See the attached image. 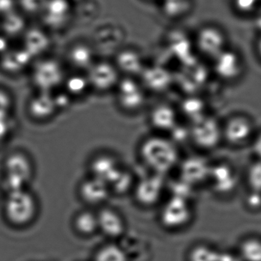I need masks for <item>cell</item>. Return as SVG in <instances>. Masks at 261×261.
<instances>
[{
  "label": "cell",
  "mask_w": 261,
  "mask_h": 261,
  "mask_svg": "<svg viewBox=\"0 0 261 261\" xmlns=\"http://www.w3.org/2000/svg\"><path fill=\"white\" fill-rule=\"evenodd\" d=\"M79 192L84 201L96 205L105 202L108 199L111 189L105 181L91 176L81 184Z\"/></svg>",
  "instance_id": "cell-21"
},
{
  "label": "cell",
  "mask_w": 261,
  "mask_h": 261,
  "mask_svg": "<svg viewBox=\"0 0 261 261\" xmlns=\"http://www.w3.org/2000/svg\"><path fill=\"white\" fill-rule=\"evenodd\" d=\"M211 166L202 157H188L180 165V180L192 187L201 184L208 180Z\"/></svg>",
  "instance_id": "cell-13"
},
{
  "label": "cell",
  "mask_w": 261,
  "mask_h": 261,
  "mask_svg": "<svg viewBox=\"0 0 261 261\" xmlns=\"http://www.w3.org/2000/svg\"><path fill=\"white\" fill-rule=\"evenodd\" d=\"M189 137L198 147L210 150L223 140L222 125L212 117L203 116L192 122Z\"/></svg>",
  "instance_id": "cell-6"
},
{
  "label": "cell",
  "mask_w": 261,
  "mask_h": 261,
  "mask_svg": "<svg viewBox=\"0 0 261 261\" xmlns=\"http://www.w3.org/2000/svg\"><path fill=\"white\" fill-rule=\"evenodd\" d=\"M35 59L30 53L21 46L13 48L6 54L5 59L3 60L4 68L10 74H16L23 72L28 68H31Z\"/></svg>",
  "instance_id": "cell-24"
},
{
  "label": "cell",
  "mask_w": 261,
  "mask_h": 261,
  "mask_svg": "<svg viewBox=\"0 0 261 261\" xmlns=\"http://www.w3.org/2000/svg\"><path fill=\"white\" fill-rule=\"evenodd\" d=\"M27 111L30 117L36 121L51 119L58 112L53 92L37 91L29 100Z\"/></svg>",
  "instance_id": "cell-18"
},
{
  "label": "cell",
  "mask_w": 261,
  "mask_h": 261,
  "mask_svg": "<svg viewBox=\"0 0 261 261\" xmlns=\"http://www.w3.org/2000/svg\"><path fill=\"white\" fill-rule=\"evenodd\" d=\"M22 38V46L35 60L46 56L51 48V39L43 29L28 28Z\"/></svg>",
  "instance_id": "cell-17"
},
{
  "label": "cell",
  "mask_w": 261,
  "mask_h": 261,
  "mask_svg": "<svg viewBox=\"0 0 261 261\" xmlns=\"http://www.w3.org/2000/svg\"><path fill=\"white\" fill-rule=\"evenodd\" d=\"M151 126L159 132H172L178 126V114L173 107L159 103L152 108L149 116Z\"/></svg>",
  "instance_id": "cell-20"
},
{
  "label": "cell",
  "mask_w": 261,
  "mask_h": 261,
  "mask_svg": "<svg viewBox=\"0 0 261 261\" xmlns=\"http://www.w3.org/2000/svg\"><path fill=\"white\" fill-rule=\"evenodd\" d=\"M62 88L72 99L82 98L91 90L86 73L76 71L67 73Z\"/></svg>",
  "instance_id": "cell-26"
},
{
  "label": "cell",
  "mask_w": 261,
  "mask_h": 261,
  "mask_svg": "<svg viewBox=\"0 0 261 261\" xmlns=\"http://www.w3.org/2000/svg\"><path fill=\"white\" fill-rule=\"evenodd\" d=\"M260 4V0H233L235 10L244 15L255 13Z\"/></svg>",
  "instance_id": "cell-35"
},
{
  "label": "cell",
  "mask_w": 261,
  "mask_h": 261,
  "mask_svg": "<svg viewBox=\"0 0 261 261\" xmlns=\"http://www.w3.org/2000/svg\"><path fill=\"white\" fill-rule=\"evenodd\" d=\"M72 7L69 0H47L40 17L45 29L61 31L71 22Z\"/></svg>",
  "instance_id": "cell-11"
},
{
  "label": "cell",
  "mask_w": 261,
  "mask_h": 261,
  "mask_svg": "<svg viewBox=\"0 0 261 261\" xmlns=\"http://www.w3.org/2000/svg\"><path fill=\"white\" fill-rule=\"evenodd\" d=\"M96 50L88 42H76L68 48L66 62L72 71L86 72L97 60Z\"/></svg>",
  "instance_id": "cell-16"
},
{
  "label": "cell",
  "mask_w": 261,
  "mask_h": 261,
  "mask_svg": "<svg viewBox=\"0 0 261 261\" xmlns=\"http://www.w3.org/2000/svg\"><path fill=\"white\" fill-rule=\"evenodd\" d=\"M85 73L91 90L99 93L115 89L122 77L114 62L107 59H97Z\"/></svg>",
  "instance_id": "cell-7"
},
{
  "label": "cell",
  "mask_w": 261,
  "mask_h": 261,
  "mask_svg": "<svg viewBox=\"0 0 261 261\" xmlns=\"http://www.w3.org/2000/svg\"><path fill=\"white\" fill-rule=\"evenodd\" d=\"M218 261H243L240 255L229 251H220Z\"/></svg>",
  "instance_id": "cell-40"
},
{
  "label": "cell",
  "mask_w": 261,
  "mask_h": 261,
  "mask_svg": "<svg viewBox=\"0 0 261 261\" xmlns=\"http://www.w3.org/2000/svg\"><path fill=\"white\" fill-rule=\"evenodd\" d=\"M37 212V201L31 192L25 189L9 192L5 204L6 216L13 225H28L35 219Z\"/></svg>",
  "instance_id": "cell-3"
},
{
  "label": "cell",
  "mask_w": 261,
  "mask_h": 261,
  "mask_svg": "<svg viewBox=\"0 0 261 261\" xmlns=\"http://www.w3.org/2000/svg\"><path fill=\"white\" fill-rule=\"evenodd\" d=\"M53 97H54L55 103H56V109L58 111H65L66 108L71 105V96L64 91V90H56L53 92Z\"/></svg>",
  "instance_id": "cell-37"
},
{
  "label": "cell",
  "mask_w": 261,
  "mask_h": 261,
  "mask_svg": "<svg viewBox=\"0 0 261 261\" xmlns=\"http://www.w3.org/2000/svg\"><path fill=\"white\" fill-rule=\"evenodd\" d=\"M94 261H129V256L121 246L110 244L97 250Z\"/></svg>",
  "instance_id": "cell-29"
},
{
  "label": "cell",
  "mask_w": 261,
  "mask_h": 261,
  "mask_svg": "<svg viewBox=\"0 0 261 261\" xmlns=\"http://www.w3.org/2000/svg\"><path fill=\"white\" fill-rule=\"evenodd\" d=\"M122 170L123 168L117 159L107 154L97 155L91 163V176L102 180L108 186L114 181Z\"/></svg>",
  "instance_id": "cell-19"
},
{
  "label": "cell",
  "mask_w": 261,
  "mask_h": 261,
  "mask_svg": "<svg viewBox=\"0 0 261 261\" xmlns=\"http://www.w3.org/2000/svg\"><path fill=\"white\" fill-rule=\"evenodd\" d=\"M220 251L207 244H198L192 247L188 255L189 261H218Z\"/></svg>",
  "instance_id": "cell-30"
},
{
  "label": "cell",
  "mask_w": 261,
  "mask_h": 261,
  "mask_svg": "<svg viewBox=\"0 0 261 261\" xmlns=\"http://www.w3.org/2000/svg\"><path fill=\"white\" fill-rule=\"evenodd\" d=\"M214 70L220 79L227 82L237 80L243 72V60L241 56L233 50H224L212 60Z\"/></svg>",
  "instance_id": "cell-14"
},
{
  "label": "cell",
  "mask_w": 261,
  "mask_h": 261,
  "mask_svg": "<svg viewBox=\"0 0 261 261\" xmlns=\"http://www.w3.org/2000/svg\"><path fill=\"white\" fill-rule=\"evenodd\" d=\"M160 221L166 228L177 230L189 224L192 211L188 198L172 195L162 207Z\"/></svg>",
  "instance_id": "cell-9"
},
{
  "label": "cell",
  "mask_w": 261,
  "mask_h": 261,
  "mask_svg": "<svg viewBox=\"0 0 261 261\" xmlns=\"http://www.w3.org/2000/svg\"><path fill=\"white\" fill-rule=\"evenodd\" d=\"M238 254L243 261H261V239L250 237L243 240Z\"/></svg>",
  "instance_id": "cell-28"
},
{
  "label": "cell",
  "mask_w": 261,
  "mask_h": 261,
  "mask_svg": "<svg viewBox=\"0 0 261 261\" xmlns=\"http://www.w3.org/2000/svg\"><path fill=\"white\" fill-rule=\"evenodd\" d=\"M47 0H19L18 4L27 16H40Z\"/></svg>",
  "instance_id": "cell-34"
},
{
  "label": "cell",
  "mask_w": 261,
  "mask_h": 261,
  "mask_svg": "<svg viewBox=\"0 0 261 261\" xmlns=\"http://www.w3.org/2000/svg\"><path fill=\"white\" fill-rule=\"evenodd\" d=\"M146 91H161L168 85L167 72L158 66H146L138 77Z\"/></svg>",
  "instance_id": "cell-25"
},
{
  "label": "cell",
  "mask_w": 261,
  "mask_h": 261,
  "mask_svg": "<svg viewBox=\"0 0 261 261\" xmlns=\"http://www.w3.org/2000/svg\"><path fill=\"white\" fill-rule=\"evenodd\" d=\"M74 227L76 231L83 236L94 234L98 230L97 214L90 211L80 212L74 218Z\"/></svg>",
  "instance_id": "cell-27"
},
{
  "label": "cell",
  "mask_w": 261,
  "mask_h": 261,
  "mask_svg": "<svg viewBox=\"0 0 261 261\" xmlns=\"http://www.w3.org/2000/svg\"><path fill=\"white\" fill-rule=\"evenodd\" d=\"M134 178L129 171L123 169L118 176L110 185L111 191H114L116 193L123 194L128 192L132 187Z\"/></svg>",
  "instance_id": "cell-31"
},
{
  "label": "cell",
  "mask_w": 261,
  "mask_h": 261,
  "mask_svg": "<svg viewBox=\"0 0 261 261\" xmlns=\"http://www.w3.org/2000/svg\"><path fill=\"white\" fill-rule=\"evenodd\" d=\"M208 180L212 181L214 189L219 194L230 193L236 187V175L227 164L220 163L211 166Z\"/></svg>",
  "instance_id": "cell-22"
},
{
  "label": "cell",
  "mask_w": 261,
  "mask_h": 261,
  "mask_svg": "<svg viewBox=\"0 0 261 261\" xmlns=\"http://www.w3.org/2000/svg\"><path fill=\"white\" fill-rule=\"evenodd\" d=\"M114 90L117 105L125 112H137L146 103V91L138 77H121Z\"/></svg>",
  "instance_id": "cell-5"
},
{
  "label": "cell",
  "mask_w": 261,
  "mask_h": 261,
  "mask_svg": "<svg viewBox=\"0 0 261 261\" xmlns=\"http://www.w3.org/2000/svg\"><path fill=\"white\" fill-rule=\"evenodd\" d=\"M182 108L184 110L185 114L192 117V122L204 116L202 114L203 110H204L202 103L196 99H190L189 101L188 100L185 101Z\"/></svg>",
  "instance_id": "cell-36"
},
{
  "label": "cell",
  "mask_w": 261,
  "mask_h": 261,
  "mask_svg": "<svg viewBox=\"0 0 261 261\" xmlns=\"http://www.w3.org/2000/svg\"><path fill=\"white\" fill-rule=\"evenodd\" d=\"M222 125L223 140L232 146H242L255 136L253 120L243 114L230 116Z\"/></svg>",
  "instance_id": "cell-10"
},
{
  "label": "cell",
  "mask_w": 261,
  "mask_h": 261,
  "mask_svg": "<svg viewBox=\"0 0 261 261\" xmlns=\"http://www.w3.org/2000/svg\"><path fill=\"white\" fill-rule=\"evenodd\" d=\"M225 33L219 27L207 25L201 27L195 38V45L201 56L213 60L227 48Z\"/></svg>",
  "instance_id": "cell-8"
},
{
  "label": "cell",
  "mask_w": 261,
  "mask_h": 261,
  "mask_svg": "<svg viewBox=\"0 0 261 261\" xmlns=\"http://www.w3.org/2000/svg\"><path fill=\"white\" fill-rule=\"evenodd\" d=\"M246 204L247 207L251 210H259L261 208V193L260 192L250 191V193L246 198Z\"/></svg>",
  "instance_id": "cell-38"
},
{
  "label": "cell",
  "mask_w": 261,
  "mask_h": 261,
  "mask_svg": "<svg viewBox=\"0 0 261 261\" xmlns=\"http://www.w3.org/2000/svg\"><path fill=\"white\" fill-rule=\"evenodd\" d=\"M256 51L258 57L261 60V34L258 37L257 40L256 42Z\"/></svg>",
  "instance_id": "cell-41"
},
{
  "label": "cell",
  "mask_w": 261,
  "mask_h": 261,
  "mask_svg": "<svg viewBox=\"0 0 261 261\" xmlns=\"http://www.w3.org/2000/svg\"><path fill=\"white\" fill-rule=\"evenodd\" d=\"M122 77H140L146 65L140 51L136 48H123L117 51L113 61Z\"/></svg>",
  "instance_id": "cell-15"
},
{
  "label": "cell",
  "mask_w": 261,
  "mask_h": 261,
  "mask_svg": "<svg viewBox=\"0 0 261 261\" xmlns=\"http://www.w3.org/2000/svg\"><path fill=\"white\" fill-rule=\"evenodd\" d=\"M140 158L152 173L166 175L178 163V149L175 142L161 136L143 140L140 146Z\"/></svg>",
  "instance_id": "cell-1"
},
{
  "label": "cell",
  "mask_w": 261,
  "mask_h": 261,
  "mask_svg": "<svg viewBox=\"0 0 261 261\" xmlns=\"http://www.w3.org/2000/svg\"><path fill=\"white\" fill-rule=\"evenodd\" d=\"M10 19L9 22H7V30L11 36H21L25 33L27 30V22H25V16L22 14H13L8 16Z\"/></svg>",
  "instance_id": "cell-33"
},
{
  "label": "cell",
  "mask_w": 261,
  "mask_h": 261,
  "mask_svg": "<svg viewBox=\"0 0 261 261\" xmlns=\"http://www.w3.org/2000/svg\"><path fill=\"white\" fill-rule=\"evenodd\" d=\"M252 147L257 160H261V131L255 134L252 140Z\"/></svg>",
  "instance_id": "cell-39"
},
{
  "label": "cell",
  "mask_w": 261,
  "mask_h": 261,
  "mask_svg": "<svg viewBox=\"0 0 261 261\" xmlns=\"http://www.w3.org/2000/svg\"><path fill=\"white\" fill-rule=\"evenodd\" d=\"M5 185L9 192L25 189L33 175L30 157L22 152L9 155L5 163Z\"/></svg>",
  "instance_id": "cell-4"
},
{
  "label": "cell",
  "mask_w": 261,
  "mask_h": 261,
  "mask_svg": "<svg viewBox=\"0 0 261 261\" xmlns=\"http://www.w3.org/2000/svg\"><path fill=\"white\" fill-rule=\"evenodd\" d=\"M247 181L250 191L261 193V160L250 165L247 169Z\"/></svg>",
  "instance_id": "cell-32"
},
{
  "label": "cell",
  "mask_w": 261,
  "mask_h": 261,
  "mask_svg": "<svg viewBox=\"0 0 261 261\" xmlns=\"http://www.w3.org/2000/svg\"><path fill=\"white\" fill-rule=\"evenodd\" d=\"M65 65L56 58L36 59L30 68V79L37 91L54 92L62 88L66 77Z\"/></svg>",
  "instance_id": "cell-2"
},
{
  "label": "cell",
  "mask_w": 261,
  "mask_h": 261,
  "mask_svg": "<svg viewBox=\"0 0 261 261\" xmlns=\"http://www.w3.org/2000/svg\"><path fill=\"white\" fill-rule=\"evenodd\" d=\"M98 230L110 238H118L125 231V222L121 215L111 208L102 209L97 214Z\"/></svg>",
  "instance_id": "cell-23"
},
{
  "label": "cell",
  "mask_w": 261,
  "mask_h": 261,
  "mask_svg": "<svg viewBox=\"0 0 261 261\" xmlns=\"http://www.w3.org/2000/svg\"><path fill=\"white\" fill-rule=\"evenodd\" d=\"M164 186L163 175L155 173L148 175L140 179L135 186L136 199L144 207H152L161 198Z\"/></svg>",
  "instance_id": "cell-12"
}]
</instances>
